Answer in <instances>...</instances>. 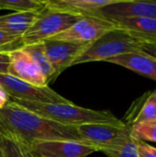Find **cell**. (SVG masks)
Returning <instances> with one entry per match:
<instances>
[{"mask_svg":"<svg viewBox=\"0 0 156 157\" xmlns=\"http://www.w3.org/2000/svg\"><path fill=\"white\" fill-rule=\"evenodd\" d=\"M142 51L156 58V40L145 41L142 47Z\"/></svg>","mask_w":156,"mask_h":157,"instance_id":"25","label":"cell"},{"mask_svg":"<svg viewBox=\"0 0 156 157\" xmlns=\"http://www.w3.org/2000/svg\"><path fill=\"white\" fill-rule=\"evenodd\" d=\"M36 12H15L0 17V29L21 38L36 19Z\"/></svg>","mask_w":156,"mask_h":157,"instance_id":"17","label":"cell"},{"mask_svg":"<svg viewBox=\"0 0 156 157\" xmlns=\"http://www.w3.org/2000/svg\"><path fill=\"white\" fill-rule=\"evenodd\" d=\"M132 37L143 41L156 40V18L123 17L110 20Z\"/></svg>","mask_w":156,"mask_h":157,"instance_id":"15","label":"cell"},{"mask_svg":"<svg viewBox=\"0 0 156 157\" xmlns=\"http://www.w3.org/2000/svg\"><path fill=\"white\" fill-rule=\"evenodd\" d=\"M42 42L47 57L54 70L55 77L63 70L72 66L74 61L88 47V45L56 40H46Z\"/></svg>","mask_w":156,"mask_h":157,"instance_id":"9","label":"cell"},{"mask_svg":"<svg viewBox=\"0 0 156 157\" xmlns=\"http://www.w3.org/2000/svg\"><path fill=\"white\" fill-rule=\"evenodd\" d=\"M0 121L29 146L43 141H74L85 144L76 127L50 121L12 100L0 109Z\"/></svg>","mask_w":156,"mask_h":157,"instance_id":"1","label":"cell"},{"mask_svg":"<svg viewBox=\"0 0 156 157\" xmlns=\"http://www.w3.org/2000/svg\"><path fill=\"white\" fill-rule=\"evenodd\" d=\"M135 143L139 157H156V147L144 142L135 141Z\"/></svg>","mask_w":156,"mask_h":157,"instance_id":"23","label":"cell"},{"mask_svg":"<svg viewBox=\"0 0 156 157\" xmlns=\"http://www.w3.org/2000/svg\"><path fill=\"white\" fill-rule=\"evenodd\" d=\"M118 29L110 20L94 16L79 17L71 27L50 40L90 45L107 32Z\"/></svg>","mask_w":156,"mask_h":157,"instance_id":"6","label":"cell"},{"mask_svg":"<svg viewBox=\"0 0 156 157\" xmlns=\"http://www.w3.org/2000/svg\"><path fill=\"white\" fill-rule=\"evenodd\" d=\"M0 86L10 98L37 103H69L67 100L48 86H39L9 75H0Z\"/></svg>","mask_w":156,"mask_h":157,"instance_id":"7","label":"cell"},{"mask_svg":"<svg viewBox=\"0 0 156 157\" xmlns=\"http://www.w3.org/2000/svg\"><path fill=\"white\" fill-rule=\"evenodd\" d=\"M10 101V97L8 94L0 86V109H2Z\"/></svg>","mask_w":156,"mask_h":157,"instance_id":"26","label":"cell"},{"mask_svg":"<svg viewBox=\"0 0 156 157\" xmlns=\"http://www.w3.org/2000/svg\"><path fill=\"white\" fill-rule=\"evenodd\" d=\"M95 17L114 20L123 17H150L156 18V1L115 0L95 14Z\"/></svg>","mask_w":156,"mask_h":157,"instance_id":"8","label":"cell"},{"mask_svg":"<svg viewBox=\"0 0 156 157\" xmlns=\"http://www.w3.org/2000/svg\"><path fill=\"white\" fill-rule=\"evenodd\" d=\"M103 153L108 157H139L136 143L132 138L120 145L105 150Z\"/></svg>","mask_w":156,"mask_h":157,"instance_id":"21","label":"cell"},{"mask_svg":"<svg viewBox=\"0 0 156 157\" xmlns=\"http://www.w3.org/2000/svg\"><path fill=\"white\" fill-rule=\"evenodd\" d=\"M0 157H2V154H1V151H0Z\"/></svg>","mask_w":156,"mask_h":157,"instance_id":"27","label":"cell"},{"mask_svg":"<svg viewBox=\"0 0 156 157\" xmlns=\"http://www.w3.org/2000/svg\"><path fill=\"white\" fill-rule=\"evenodd\" d=\"M17 43H20L22 45L21 38L11 35L0 29V52H10L12 51L10 47L16 45Z\"/></svg>","mask_w":156,"mask_h":157,"instance_id":"22","label":"cell"},{"mask_svg":"<svg viewBox=\"0 0 156 157\" xmlns=\"http://www.w3.org/2000/svg\"><path fill=\"white\" fill-rule=\"evenodd\" d=\"M145 41L136 39L120 29H115L104 34L79 55L72 66L90 63L107 61L118 55L141 51Z\"/></svg>","mask_w":156,"mask_h":157,"instance_id":"3","label":"cell"},{"mask_svg":"<svg viewBox=\"0 0 156 157\" xmlns=\"http://www.w3.org/2000/svg\"><path fill=\"white\" fill-rule=\"evenodd\" d=\"M0 151L2 157H36L29 145L0 121Z\"/></svg>","mask_w":156,"mask_h":157,"instance_id":"16","label":"cell"},{"mask_svg":"<svg viewBox=\"0 0 156 157\" xmlns=\"http://www.w3.org/2000/svg\"><path fill=\"white\" fill-rule=\"evenodd\" d=\"M46 0H0V9L16 12L40 13L45 8Z\"/></svg>","mask_w":156,"mask_h":157,"instance_id":"19","label":"cell"},{"mask_svg":"<svg viewBox=\"0 0 156 157\" xmlns=\"http://www.w3.org/2000/svg\"><path fill=\"white\" fill-rule=\"evenodd\" d=\"M21 48L30 56V58L38 65L43 75L46 77L48 83L53 81L56 78L54 70L47 57L43 42H37L29 45H25L22 46Z\"/></svg>","mask_w":156,"mask_h":157,"instance_id":"18","label":"cell"},{"mask_svg":"<svg viewBox=\"0 0 156 157\" xmlns=\"http://www.w3.org/2000/svg\"><path fill=\"white\" fill-rule=\"evenodd\" d=\"M79 17L66 12L44 8L38 13L36 19L21 37L23 46L50 40L71 27Z\"/></svg>","mask_w":156,"mask_h":157,"instance_id":"4","label":"cell"},{"mask_svg":"<svg viewBox=\"0 0 156 157\" xmlns=\"http://www.w3.org/2000/svg\"><path fill=\"white\" fill-rule=\"evenodd\" d=\"M114 1L115 0H46L45 7L79 17H95L97 10L112 4Z\"/></svg>","mask_w":156,"mask_h":157,"instance_id":"14","label":"cell"},{"mask_svg":"<svg viewBox=\"0 0 156 157\" xmlns=\"http://www.w3.org/2000/svg\"><path fill=\"white\" fill-rule=\"evenodd\" d=\"M105 62L125 67L156 82V58L142 50L118 55Z\"/></svg>","mask_w":156,"mask_h":157,"instance_id":"13","label":"cell"},{"mask_svg":"<svg viewBox=\"0 0 156 157\" xmlns=\"http://www.w3.org/2000/svg\"><path fill=\"white\" fill-rule=\"evenodd\" d=\"M156 121V90H150L136 98L128 109L122 122L128 127Z\"/></svg>","mask_w":156,"mask_h":157,"instance_id":"12","label":"cell"},{"mask_svg":"<svg viewBox=\"0 0 156 157\" xmlns=\"http://www.w3.org/2000/svg\"><path fill=\"white\" fill-rule=\"evenodd\" d=\"M36 157H86L97 150L83 143L74 141H43L30 146Z\"/></svg>","mask_w":156,"mask_h":157,"instance_id":"10","label":"cell"},{"mask_svg":"<svg viewBox=\"0 0 156 157\" xmlns=\"http://www.w3.org/2000/svg\"><path fill=\"white\" fill-rule=\"evenodd\" d=\"M131 136L135 141L156 143V121L131 127Z\"/></svg>","mask_w":156,"mask_h":157,"instance_id":"20","label":"cell"},{"mask_svg":"<svg viewBox=\"0 0 156 157\" xmlns=\"http://www.w3.org/2000/svg\"><path fill=\"white\" fill-rule=\"evenodd\" d=\"M10 64L9 52H0V75H7Z\"/></svg>","mask_w":156,"mask_h":157,"instance_id":"24","label":"cell"},{"mask_svg":"<svg viewBox=\"0 0 156 157\" xmlns=\"http://www.w3.org/2000/svg\"><path fill=\"white\" fill-rule=\"evenodd\" d=\"M76 130L85 144L95 147L97 152L120 145L131 138V128L123 122L83 124L77 126Z\"/></svg>","mask_w":156,"mask_h":157,"instance_id":"5","label":"cell"},{"mask_svg":"<svg viewBox=\"0 0 156 157\" xmlns=\"http://www.w3.org/2000/svg\"><path fill=\"white\" fill-rule=\"evenodd\" d=\"M13 102L54 122L77 127L89 123L119 124L122 121L109 110H95L69 103H37L11 98Z\"/></svg>","mask_w":156,"mask_h":157,"instance_id":"2","label":"cell"},{"mask_svg":"<svg viewBox=\"0 0 156 157\" xmlns=\"http://www.w3.org/2000/svg\"><path fill=\"white\" fill-rule=\"evenodd\" d=\"M9 56L10 64L7 75L35 86H48L46 77L30 56L22 48L10 51Z\"/></svg>","mask_w":156,"mask_h":157,"instance_id":"11","label":"cell"}]
</instances>
